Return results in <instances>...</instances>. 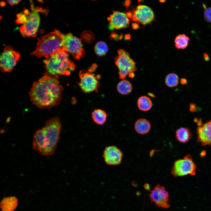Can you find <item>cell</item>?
I'll return each instance as SVG.
<instances>
[{
  "mask_svg": "<svg viewBox=\"0 0 211 211\" xmlns=\"http://www.w3.org/2000/svg\"><path fill=\"white\" fill-rule=\"evenodd\" d=\"M58 77L46 73L33 82L29 93L33 104L40 108L50 109L59 104L63 89L59 84Z\"/></svg>",
  "mask_w": 211,
  "mask_h": 211,
  "instance_id": "6da1fadb",
  "label": "cell"
},
{
  "mask_svg": "<svg viewBox=\"0 0 211 211\" xmlns=\"http://www.w3.org/2000/svg\"><path fill=\"white\" fill-rule=\"evenodd\" d=\"M45 126L34 134L33 148L39 154L49 156L55 153L59 141L61 123L58 117H54L45 123Z\"/></svg>",
  "mask_w": 211,
  "mask_h": 211,
  "instance_id": "7a4b0ae2",
  "label": "cell"
},
{
  "mask_svg": "<svg viewBox=\"0 0 211 211\" xmlns=\"http://www.w3.org/2000/svg\"><path fill=\"white\" fill-rule=\"evenodd\" d=\"M65 35L58 30L52 32L38 39L36 49L31 54L39 58L48 59L54 54L65 50L64 40Z\"/></svg>",
  "mask_w": 211,
  "mask_h": 211,
  "instance_id": "3957f363",
  "label": "cell"
},
{
  "mask_svg": "<svg viewBox=\"0 0 211 211\" xmlns=\"http://www.w3.org/2000/svg\"><path fill=\"white\" fill-rule=\"evenodd\" d=\"M47 73L52 75H69L75 65L69 58L66 50L58 52L43 61Z\"/></svg>",
  "mask_w": 211,
  "mask_h": 211,
  "instance_id": "277c9868",
  "label": "cell"
},
{
  "mask_svg": "<svg viewBox=\"0 0 211 211\" xmlns=\"http://www.w3.org/2000/svg\"><path fill=\"white\" fill-rule=\"evenodd\" d=\"M31 11L29 12L28 10L24 11L26 16L25 22L20 27L19 30L21 34L27 37H35L36 35L40 22L39 12L41 10L38 7H34L33 3L31 4Z\"/></svg>",
  "mask_w": 211,
  "mask_h": 211,
  "instance_id": "5b68a950",
  "label": "cell"
},
{
  "mask_svg": "<svg viewBox=\"0 0 211 211\" xmlns=\"http://www.w3.org/2000/svg\"><path fill=\"white\" fill-rule=\"evenodd\" d=\"M118 55L115 58V63L119 69V78L123 79L129 73L137 71L135 62L130 58L129 53L123 49L117 51Z\"/></svg>",
  "mask_w": 211,
  "mask_h": 211,
  "instance_id": "8992f818",
  "label": "cell"
},
{
  "mask_svg": "<svg viewBox=\"0 0 211 211\" xmlns=\"http://www.w3.org/2000/svg\"><path fill=\"white\" fill-rule=\"evenodd\" d=\"M196 166L190 155L188 154L183 159L175 161L171 173L175 177L189 175L193 176L196 173Z\"/></svg>",
  "mask_w": 211,
  "mask_h": 211,
  "instance_id": "52a82bcc",
  "label": "cell"
},
{
  "mask_svg": "<svg viewBox=\"0 0 211 211\" xmlns=\"http://www.w3.org/2000/svg\"><path fill=\"white\" fill-rule=\"evenodd\" d=\"M92 72L89 70L88 71L82 70L79 73L80 81L79 84L82 91L86 93L97 91L100 86L98 80L100 75H96Z\"/></svg>",
  "mask_w": 211,
  "mask_h": 211,
  "instance_id": "ba28073f",
  "label": "cell"
},
{
  "mask_svg": "<svg viewBox=\"0 0 211 211\" xmlns=\"http://www.w3.org/2000/svg\"><path fill=\"white\" fill-rule=\"evenodd\" d=\"M20 56L19 53L13 50L9 45L5 47L0 58V66L3 72H11L18 60Z\"/></svg>",
  "mask_w": 211,
  "mask_h": 211,
  "instance_id": "9c48e42d",
  "label": "cell"
},
{
  "mask_svg": "<svg viewBox=\"0 0 211 211\" xmlns=\"http://www.w3.org/2000/svg\"><path fill=\"white\" fill-rule=\"evenodd\" d=\"M64 44L65 50L75 59H79L84 56L85 51L81 40L71 33L65 35Z\"/></svg>",
  "mask_w": 211,
  "mask_h": 211,
  "instance_id": "30bf717a",
  "label": "cell"
},
{
  "mask_svg": "<svg viewBox=\"0 0 211 211\" xmlns=\"http://www.w3.org/2000/svg\"><path fill=\"white\" fill-rule=\"evenodd\" d=\"M149 197L151 201L160 208L167 209L170 207L169 194L166 188L160 184L151 191Z\"/></svg>",
  "mask_w": 211,
  "mask_h": 211,
  "instance_id": "8fae6325",
  "label": "cell"
},
{
  "mask_svg": "<svg viewBox=\"0 0 211 211\" xmlns=\"http://www.w3.org/2000/svg\"><path fill=\"white\" fill-rule=\"evenodd\" d=\"M132 19L133 21L144 25L154 20V15L152 10L149 6L144 5L138 6L133 11Z\"/></svg>",
  "mask_w": 211,
  "mask_h": 211,
  "instance_id": "7c38bea8",
  "label": "cell"
},
{
  "mask_svg": "<svg viewBox=\"0 0 211 211\" xmlns=\"http://www.w3.org/2000/svg\"><path fill=\"white\" fill-rule=\"evenodd\" d=\"M123 155L122 152L117 147L111 145L107 146L105 148L103 157L107 164L115 166L120 164Z\"/></svg>",
  "mask_w": 211,
  "mask_h": 211,
  "instance_id": "4fadbf2b",
  "label": "cell"
},
{
  "mask_svg": "<svg viewBox=\"0 0 211 211\" xmlns=\"http://www.w3.org/2000/svg\"><path fill=\"white\" fill-rule=\"evenodd\" d=\"M108 19L110 29L127 28L129 26V20L126 14L123 12L113 11Z\"/></svg>",
  "mask_w": 211,
  "mask_h": 211,
  "instance_id": "5bb4252c",
  "label": "cell"
},
{
  "mask_svg": "<svg viewBox=\"0 0 211 211\" xmlns=\"http://www.w3.org/2000/svg\"><path fill=\"white\" fill-rule=\"evenodd\" d=\"M197 142L202 145H211V120L197 127Z\"/></svg>",
  "mask_w": 211,
  "mask_h": 211,
  "instance_id": "9a60e30c",
  "label": "cell"
},
{
  "mask_svg": "<svg viewBox=\"0 0 211 211\" xmlns=\"http://www.w3.org/2000/svg\"><path fill=\"white\" fill-rule=\"evenodd\" d=\"M18 203V199L14 196L4 198L0 204L1 211H14Z\"/></svg>",
  "mask_w": 211,
  "mask_h": 211,
  "instance_id": "2e32d148",
  "label": "cell"
},
{
  "mask_svg": "<svg viewBox=\"0 0 211 211\" xmlns=\"http://www.w3.org/2000/svg\"><path fill=\"white\" fill-rule=\"evenodd\" d=\"M135 131L138 134L144 135L148 133L150 131L151 125L149 122L144 118L137 120L134 125Z\"/></svg>",
  "mask_w": 211,
  "mask_h": 211,
  "instance_id": "e0dca14e",
  "label": "cell"
},
{
  "mask_svg": "<svg viewBox=\"0 0 211 211\" xmlns=\"http://www.w3.org/2000/svg\"><path fill=\"white\" fill-rule=\"evenodd\" d=\"M192 136L190 130L187 127H181L176 132V139L180 142L185 143L189 140Z\"/></svg>",
  "mask_w": 211,
  "mask_h": 211,
  "instance_id": "ac0fdd59",
  "label": "cell"
},
{
  "mask_svg": "<svg viewBox=\"0 0 211 211\" xmlns=\"http://www.w3.org/2000/svg\"><path fill=\"white\" fill-rule=\"evenodd\" d=\"M91 117L95 123L98 125H101L106 122L107 115L104 110L101 109H97L92 112Z\"/></svg>",
  "mask_w": 211,
  "mask_h": 211,
  "instance_id": "d6986e66",
  "label": "cell"
},
{
  "mask_svg": "<svg viewBox=\"0 0 211 211\" xmlns=\"http://www.w3.org/2000/svg\"><path fill=\"white\" fill-rule=\"evenodd\" d=\"M137 105L139 109L143 111L150 110L152 106V103L149 98L146 96H140L138 99Z\"/></svg>",
  "mask_w": 211,
  "mask_h": 211,
  "instance_id": "ffe728a7",
  "label": "cell"
},
{
  "mask_svg": "<svg viewBox=\"0 0 211 211\" xmlns=\"http://www.w3.org/2000/svg\"><path fill=\"white\" fill-rule=\"evenodd\" d=\"M132 89L131 84L128 80L123 79L120 81L117 85L118 91L124 95L128 94L131 92Z\"/></svg>",
  "mask_w": 211,
  "mask_h": 211,
  "instance_id": "44dd1931",
  "label": "cell"
},
{
  "mask_svg": "<svg viewBox=\"0 0 211 211\" xmlns=\"http://www.w3.org/2000/svg\"><path fill=\"white\" fill-rule=\"evenodd\" d=\"M189 38L185 34H179L177 36L174 42L176 47L178 49H183L188 46Z\"/></svg>",
  "mask_w": 211,
  "mask_h": 211,
  "instance_id": "7402d4cb",
  "label": "cell"
},
{
  "mask_svg": "<svg viewBox=\"0 0 211 211\" xmlns=\"http://www.w3.org/2000/svg\"><path fill=\"white\" fill-rule=\"evenodd\" d=\"M165 83L166 85L171 88L176 86L178 84L179 77L174 73L168 74L166 77Z\"/></svg>",
  "mask_w": 211,
  "mask_h": 211,
  "instance_id": "603a6c76",
  "label": "cell"
},
{
  "mask_svg": "<svg viewBox=\"0 0 211 211\" xmlns=\"http://www.w3.org/2000/svg\"><path fill=\"white\" fill-rule=\"evenodd\" d=\"M108 50V47L106 44L103 41H100L97 43L94 47L95 52L99 56L105 55Z\"/></svg>",
  "mask_w": 211,
  "mask_h": 211,
  "instance_id": "cb8c5ba5",
  "label": "cell"
},
{
  "mask_svg": "<svg viewBox=\"0 0 211 211\" xmlns=\"http://www.w3.org/2000/svg\"><path fill=\"white\" fill-rule=\"evenodd\" d=\"M204 15L205 20L211 23V7L208 8L205 10Z\"/></svg>",
  "mask_w": 211,
  "mask_h": 211,
  "instance_id": "d4e9b609",
  "label": "cell"
},
{
  "mask_svg": "<svg viewBox=\"0 0 211 211\" xmlns=\"http://www.w3.org/2000/svg\"><path fill=\"white\" fill-rule=\"evenodd\" d=\"M189 109L192 112H195L197 111V107L195 104L191 103L189 105Z\"/></svg>",
  "mask_w": 211,
  "mask_h": 211,
  "instance_id": "484cf974",
  "label": "cell"
},
{
  "mask_svg": "<svg viewBox=\"0 0 211 211\" xmlns=\"http://www.w3.org/2000/svg\"><path fill=\"white\" fill-rule=\"evenodd\" d=\"M21 1L20 0H7L8 3L11 6H13L16 5L19 3Z\"/></svg>",
  "mask_w": 211,
  "mask_h": 211,
  "instance_id": "4316f807",
  "label": "cell"
},
{
  "mask_svg": "<svg viewBox=\"0 0 211 211\" xmlns=\"http://www.w3.org/2000/svg\"><path fill=\"white\" fill-rule=\"evenodd\" d=\"M180 82L181 84L183 85L187 84V80L185 78H182L181 79Z\"/></svg>",
  "mask_w": 211,
  "mask_h": 211,
  "instance_id": "83f0119b",
  "label": "cell"
},
{
  "mask_svg": "<svg viewBox=\"0 0 211 211\" xmlns=\"http://www.w3.org/2000/svg\"><path fill=\"white\" fill-rule=\"evenodd\" d=\"M204 59L206 61H208L209 60L210 58L208 55L206 53H204L203 54Z\"/></svg>",
  "mask_w": 211,
  "mask_h": 211,
  "instance_id": "f1b7e54d",
  "label": "cell"
},
{
  "mask_svg": "<svg viewBox=\"0 0 211 211\" xmlns=\"http://www.w3.org/2000/svg\"><path fill=\"white\" fill-rule=\"evenodd\" d=\"M132 26L134 29H137L139 28L138 25L136 23H133L132 24Z\"/></svg>",
  "mask_w": 211,
  "mask_h": 211,
  "instance_id": "f546056e",
  "label": "cell"
},
{
  "mask_svg": "<svg viewBox=\"0 0 211 211\" xmlns=\"http://www.w3.org/2000/svg\"><path fill=\"white\" fill-rule=\"evenodd\" d=\"M144 187L146 190H150V186L148 183H145L144 185Z\"/></svg>",
  "mask_w": 211,
  "mask_h": 211,
  "instance_id": "4dcf8cb0",
  "label": "cell"
},
{
  "mask_svg": "<svg viewBox=\"0 0 211 211\" xmlns=\"http://www.w3.org/2000/svg\"><path fill=\"white\" fill-rule=\"evenodd\" d=\"M128 76L130 77L131 78H133L135 76V74L133 73V72H131L129 73L128 74Z\"/></svg>",
  "mask_w": 211,
  "mask_h": 211,
  "instance_id": "1f68e13d",
  "label": "cell"
},
{
  "mask_svg": "<svg viewBox=\"0 0 211 211\" xmlns=\"http://www.w3.org/2000/svg\"><path fill=\"white\" fill-rule=\"evenodd\" d=\"M130 4V1H126L125 2V5L127 7Z\"/></svg>",
  "mask_w": 211,
  "mask_h": 211,
  "instance_id": "d6a6232c",
  "label": "cell"
},
{
  "mask_svg": "<svg viewBox=\"0 0 211 211\" xmlns=\"http://www.w3.org/2000/svg\"><path fill=\"white\" fill-rule=\"evenodd\" d=\"M126 15L127 17H128L130 18H132V13L130 12H128L127 13Z\"/></svg>",
  "mask_w": 211,
  "mask_h": 211,
  "instance_id": "836d02e7",
  "label": "cell"
},
{
  "mask_svg": "<svg viewBox=\"0 0 211 211\" xmlns=\"http://www.w3.org/2000/svg\"><path fill=\"white\" fill-rule=\"evenodd\" d=\"M127 39H129L130 38V36L129 35H126V37H125Z\"/></svg>",
  "mask_w": 211,
  "mask_h": 211,
  "instance_id": "e575fe53",
  "label": "cell"
},
{
  "mask_svg": "<svg viewBox=\"0 0 211 211\" xmlns=\"http://www.w3.org/2000/svg\"><path fill=\"white\" fill-rule=\"evenodd\" d=\"M203 6L205 10L207 8L206 6L204 3L203 4Z\"/></svg>",
  "mask_w": 211,
  "mask_h": 211,
  "instance_id": "d590c367",
  "label": "cell"
},
{
  "mask_svg": "<svg viewBox=\"0 0 211 211\" xmlns=\"http://www.w3.org/2000/svg\"><path fill=\"white\" fill-rule=\"evenodd\" d=\"M160 1L162 2L163 1L164 2V1Z\"/></svg>",
  "mask_w": 211,
  "mask_h": 211,
  "instance_id": "8d00e7d4",
  "label": "cell"
}]
</instances>
